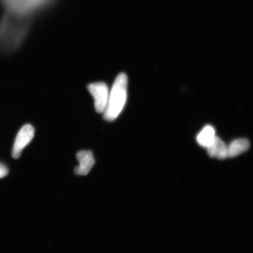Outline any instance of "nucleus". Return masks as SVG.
Returning <instances> with one entry per match:
<instances>
[{"label":"nucleus","instance_id":"nucleus-5","mask_svg":"<svg viewBox=\"0 0 253 253\" xmlns=\"http://www.w3.org/2000/svg\"><path fill=\"white\" fill-rule=\"evenodd\" d=\"M35 129L31 125H25L18 131L12 150V156L15 159L21 156L25 147L34 137Z\"/></svg>","mask_w":253,"mask_h":253},{"label":"nucleus","instance_id":"nucleus-9","mask_svg":"<svg viewBox=\"0 0 253 253\" xmlns=\"http://www.w3.org/2000/svg\"><path fill=\"white\" fill-rule=\"evenodd\" d=\"M216 137L214 128L212 126L207 125L198 134L197 141L201 146L207 148L212 143Z\"/></svg>","mask_w":253,"mask_h":253},{"label":"nucleus","instance_id":"nucleus-7","mask_svg":"<svg viewBox=\"0 0 253 253\" xmlns=\"http://www.w3.org/2000/svg\"><path fill=\"white\" fill-rule=\"evenodd\" d=\"M207 149L209 156L212 158H217L219 160L225 159L228 155L227 145L217 136L212 143L207 147Z\"/></svg>","mask_w":253,"mask_h":253},{"label":"nucleus","instance_id":"nucleus-4","mask_svg":"<svg viewBox=\"0 0 253 253\" xmlns=\"http://www.w3.org/2000/svg\"><path fill=\"white\" fill-rule=\"evenodd\" d=\"M87 89L94 101V107L96 112L104 113L105 112L109 97L108 86L103 82H96L88 85Z\"/></svg>","mask_w":253,"mask_h":253},{"label":"nucleus","instance_id":"nucleus-8","mask_svg":"<svg viewBox=\"0 0 253 253\" xmlns=\"http://www.w3.org/2000/svg\"><path fill=\"white\" fill-rule=\"evenodd\" d=\"M250 142L245 138H239L233 141L227 145L228 155L227 157L233 158L245 153L250 148Z\"/></svg>","mask_w":253,"mask_h":253},{"label":"nucleus","instance_id":"nucleus-6","mask_svg":"<svg viewBox=\"0 0 253 253\" xmlns=\"http://www.w3.org/2000/svg\"><path fill=\"white\" fill-rule=\"evenodd\" d=\"M79 165L75 168V173L78 175H86L94 165L95 160L92 152L82 150L77 154Z\"/></svg>","mask_w":253,"mask_h":253},{"label":"nucleus","instance_id":"nucleus-10","mask_svg":"<svg viewBox=\"0 0 253 253\" xmlns=\"http://www.w3.org/2000/svg\"><path fill=\"white\" fill-rule=\"evenodd\" d=\"M8 173V169L7 166L2 163H0V179L4 178Z\"/></svg>","mask_w":253,"mask_h":253},{"label":"nucleus","instance_id":"nucleus-2","mask_svg":"<svg viewBox=\"0 0 253 253\" xmlns=\"http://www.w3.org/2000/svg\"><path fill=\"white\" fill-rule=\"evenodd\" d=\"M127 76L121 73L116 78L110 91L108 103L103 113L107 121L116 120L124 109L127 98Z\"/></svg>","mask_w":253,"mask_h":253},{"label":"nucleus","instance_id":"nucleus-3","mask_svg":"<svg viewBox=\"0 0 253 253\" xmlns=\"http://www.w3.org/2000/svg\"><path fill=\"white\" fill-rule=\"evenodd\" d=\"M53 0H0L5 10L32 16L51 4Z\"/></svg>","mask_w":253,"mask_h":253},{"label":"nucleus","instance_id":"nucleus-1","mask_svg":"<svg viewBox=\"0 0 253 253\" xmlns=\"http://www.w3.org/2000/svg\"><path fill=\"white\" fill-rule=\"evenodd\" d=\"M32 16L5 10L0 20V52L4 54L18 49L28 36Z\"/></svg>","mask_w":253,"mask_h":253}]
</instances>
